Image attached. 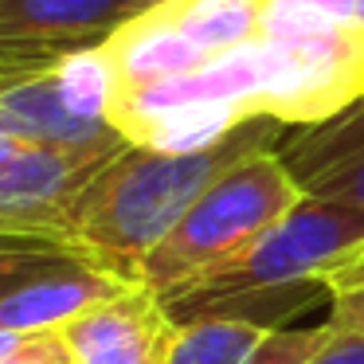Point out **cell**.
I'll use <instances>...</instances> for the list:
<instances>
[{
	"mask_svg": "<svg viewBox=\"0 0 364 364\" xmlns=\"http://www.w3.org/2000/svg\"><path fill=\"white\" fill-rule=\"evenodd\" d=\"M282 122L255 114L231 137L200 153H161L129 141L71 200L63 239L90 262L137 282L141 259L235 161L282 145Z\"/></svg>",
	"mask_w": 364,
	"mask_h": 364,
	"instance_id": "6da1fadb",
	"label": "cell"
},
{
	"mask_svg": "<svg viewBox=\"0 0 364 364\" xmlns=\"http://www.w3.org/2000/svg\"><path fill=\"white\" fill-rule=\"evenodd\" d=\"M301 196L306 192L298 188L278 149L235 161L141 259L137 282L161 294V301L181 298L208 270H215L231 255L251 247L267 228H274Z\"/></svg>",
	"mask_w": 364,
	"mask_h": 364,
	"instance_id": "7a4b0ae2",
	"label": "cell"
},
{
	"mask_svg": "<svg viewBox=\"0 0 364 364\" xmlns=\"http://www.w3.org/2000/svg\"><path fill=\"white\" fill-rule=\"evenodd\" d=\"M364 255V212L337 200L301 196L274 228H267L251 247L231 255L181 298L165 301L168 314L192 309L231 294L282 290V286L325 282Z\"/></svg>",
	"mask_w": 364,
	"mask_h": 364,
	"instance_id": "3957f363",
	"label": "cell"
},
{
	"mask_svg": "<svg viewBox=\"0 0 364 364\" xmlns=\"http://www.w3.org/2000/svg\"><path fill=\"white\" fill-rule=\"evenodd\" d=\"M134 16L129 0H0V90L102 48Z\"/></svg>",
	"mask_w": 364,
	"mask_h": 364,
	"instance_id": "277c9868",
	"label": "cell"
},
{
	"mask_svg": "<svg viewBox=\"0 0 364 364\" xmlns=\"http://www.w3.org/2000/svg\"><path fill=\"white\" fill-rule=\"evenodd\" d=\"M122 149H51L20 145L0 161V231L59 235L82 184Z\"/></svg>",
	"mask_w": 364,
	"mask_h": 364,
	"instance_id": "5b68a950",
	"label": "cell"
},
{
	"mask_svg": "<svg viewBox=\"0 0 364 364\" xmlns=\"http://www.w3.org/2000/svg\"><path fill=\"white\" fill-rule=\"evenodd\" d=\"M59 337L75 364H168L176 317L161 294L134 282L118 298L75 317Z\"/></svg>",
	"mask_w": 364,
	"mask_h": 364,
	"instance_id": "8992f818",
	"label": "cell"
},
{
	"mask_svg": "<svg viewBox=\"0 0 364 364\" xmlns=\"http://www.w3.org/2000/svg\"><path fill=\"white\" fill-rule=\"evenodd\" d=\"M278 157L306 196L337 200L364 212V98L314 126H294Z\"/></svg>",
	"mask_w": 364,
	"mask_h": 364,
	"instance_id": "52a82bcc",
	"label": "cell"
},
{
	"mask_svg": "<svg viewBox=\"0 0 364 364\" xmlns=\"http://www.w3.org/2000/svg\"><path fill=\"white\" fill-rule=\"evenodd\" d=\"M126 286L134 282L90 262L87 255H67V259L51 262L48 270L28 278L24 286H16L9 298L0 301V325L28 333V337H36V333H63L75 317L118 298Z\"/></svg>",
	"mask_w": 364,
	"mask_h": 364,
	"instance_id": "ba28073f",
	"label": "cell"
},
{
	"mask_svg": "<svg viewBox=\"0 0 364 364\" xmlns=\"http://www.w3.org/2000/svg\"><path fill=\"white\" fill-rule=\"evenodd\" d=\"M0 122L28 145L51 149H126L129 137L110 118L75 110L63 95L59 71L0 90Z\"/></svg>",
	"mask_w": 364,
	"mask_h": 364,
	"instance_id": "9c48e42d",
	"label": "cell"
},
{
	"mask_svg": "<svg viewBox=\"0 0 364 364\" xmlns=\"http://www.w3.org/2000/svg\"><path fill=\"white\" fill-rule=\"evenodd\" d=\"M102 55L114 71L118 95H129V90L176 79V75H188V71H196V67L208 63L204 51H200L173 20L161 16L157 9L141 12V16H134L126 28H118V32L102 43Z\"/></svg>",
	"mask_w": 364,
	"mask_h": 364,
	"instance_id": "30bf717a",
	"label": "cell"
},
{
	"mask_svg": "<svg viewBox=\"0 0 364 364\" xmlns=\"http://www.w3.org/2000/svg\"><path fill=\"white\" fill-rule=\"evenodd\" d=\"M267 0H165L157 12L173 20L208 59L259 40Z\"/></svg>",
	"mask_w": 364,
	"mask_h": 364,
	"instance_id": "8fae6325",
	"label": "cell"
},
{
	"mask_svg": "<svg viewBox=\"0 0 364 364\" xmlns=\"http://www.w3.org/2000/svg\"><path fill=\"white\" fill-rule=\"evenodd\" d=\"M278 325L251 321L235 314H200L176 321V337L168 348V364H247L255 348Z\"/></svg>",
	"mask_w": 364,
	"mask_h": 364,
	"instance_id": "7c38bea8",
	"label": "cell"
},
{
	"mask_svg": "<svg viewBox=\"0 0 364 364\" xmlns=\"http://www.w3.org/2000/svg\"><path fill=\"white\" fill-rule=\"evenodd\" d=\"M247 118H255V114L239 102H228V98L184 102V106H173L168 114H161L157 122H149L134 145H149V149H161V153H200L220 145L223 137H231Z\"/></svg>",
	"mask_w": 364,
	"mask_h": 364,
	"instance_id": "4fadbf2b",
	"label": "cell"
},
{
	"mask_svg": "<svg viewBox=\"0 0 364 364\" xmlns=\"http://www.w3.org/2000/svg\"><path fill=\"white\" fill-rule=\"evenodd\" d=\"M79 255L67 239L59 235H24V231H0V301L9 298L16 286L48 270L51 262Z\"/></svg>",
	"mask_w": 364,
	"mask_h": 364,
	"instance_id": "5bb4252c",
	"label": "cell"
},
{
	"mask_svg": "<svg viewBox=\"0 0 364 364\" xmlns=\"http://www.w3.org/2000/svg\"><path fill=\"white\" fill-rule=\"evenodd\" d=\"M337 337V325L325 317L321 325H306V329H294V325H282L274 329L247 364H309L317 353H321L329 341Z\"/></svg>",
	"mask_w": 364,
	"mask_h": 364,
	"instance_id": "9a60e30c",
	"label": "cell"
},
{
	"mask_svg": "<svg viewBox=\"0 0 364 364\" xmlns=\"http://www.w3.org/2000/svg\"><path fill=\"white\" fill-rule=\"evenodd\" d=\"M329 321L341 333L364 337V255L329 278Z\"/></svg>",
	"mask_w": 364,
	"mask_h": 364,
	"instance_id": "2e32d148",
	"label": "cell"
},
{
	"mask_svg": "<svg viewBox=\"0 0 364 364\" xmlns=\"http://www.w3.org/2000/svg\"><path fill=\"white\" fill-rule=\"evenodd\" d=\"M4 364H75V360H71V353H67L59 333H40V337L28 341V348H20V353Z\"/></svg>",
	"mask_w": 364,
	"mask_h": 364,
	"instance_id": "e0dca14e",
	"label": "cell"
},
{
	"mask_svg": "<svg viewBox=\"0 0 364 364\" xmlns=\"http://www.w3.org/2000/svg\"><path fill=\"white\" fill-rule=\"evenodd\" d=\"M314 4L321 16H329L337 28L345 32H360L364 36V0H306Z\"/></svg>",
	"mask_w": 364,
	"mask_h": 364,
	"instance_id": "ac0fdd59",
	"label": "cell"
},
{
	"mask_svg": "<svg viewBox=\"0 0 364 364\" xmlns=\"http://www.w3.org/2000/svg\"><path fill=\"white\" fill-rule=\"evenodd\" d=\"M40 337V333H36ZM28 333H16V329H9V325H0V364L4 360H12V356L20 353V348H28Z\"/></svg>",
	"mask_w": 364,
	"mask_h": 364,
	"instance_id": "d6986e66",
	"label": "cell"
},
{
	"mask_svg": "<svg viewBox=\"0 0 364 364\" xmlns=\"http://www.w3.org/2000/svg\"><path fill=\"white\" fill-rule=\"evenodd\" d=\"M20 145H28V141H20V137H16V134H12V129H9V126H4V122H0V161L9 157V153H16V149H20Z\"/></svg>",
	"mask_w": 364,
	"mask_h": 364,
	"instance_id": "ffe728a7",
	"label": "cell"
},
{
	"mask_svg": "<svg viewBox=\"0 0 364 364\" xmlns=\"http://www.w3.org/2000/svg\"><path fill=\"white\" fill-rule=\"evenodd\" d=\"M137 12H149V9H157V4H165V0H129Z\"/></svg>",
	"mask_w": 364,
	"mask_h": 364,
	"instance_id": "44dd1931",
	"label": "cell"
}]
</instances>
